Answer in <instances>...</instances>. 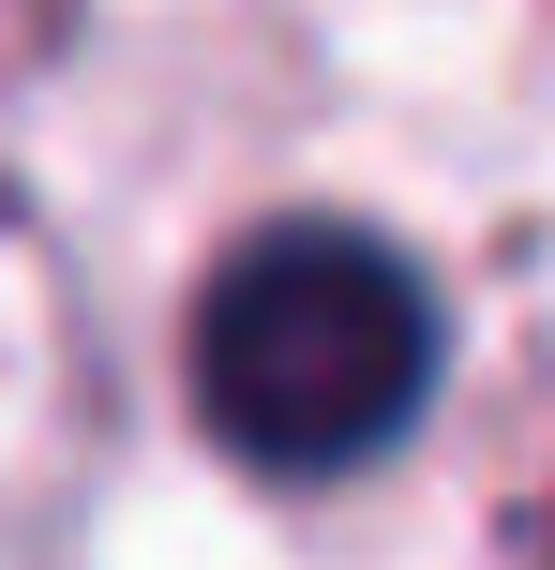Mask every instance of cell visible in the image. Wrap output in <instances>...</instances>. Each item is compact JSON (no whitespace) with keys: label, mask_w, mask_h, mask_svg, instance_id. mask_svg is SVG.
I'll return each mask as SVG.
<instances>
[{"label":"cell","mask_w":555,"mask_h":570,"mask_svg":"<svg viewBox=\"0 0 555 570\" xmlns=\"http://www.w3.org/2000/svg\"><path fill=\"white\" fill-rule=\"evenodd\" d=\"M180 375H196V421L270 481L376 465L436 391V285L346 210H286L210 256Z\"/></svg>","instance_id":"6da1fadb"}]
</instances>
